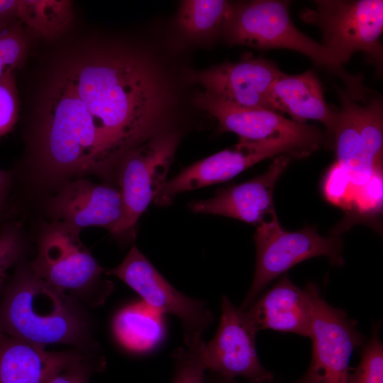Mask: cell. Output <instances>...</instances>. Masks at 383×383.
I'll return each mask as SVG.
<instances>
[{
    "instance_id": "1",
    "label": "cell",
    "mask_w": 383,
    "mask_h": 383,
    "mask_svg": "<svg viewBox=\"0 0 383 383\" xmlns=\"http://www.w3.org/2000/svg\"><path fill=\"white\" fill-rule=\"evenodd\" d=\"M84 104L101 146V174L115 175L131 150L170 123L174 96L159 65L146 53L114 43L91 47L62 69Z\"/></svg>"
},
{
    "instance_id": "2",
    "label": "cell",
    "mask_w": 383,
    "mask_h": 383,
    "mask_svg": "<svg viewBox=\"0 0 383 383\" xmlns=\"http://www.w3.org/2000/svg\"><path fill=\"white\" fill-rule=\"evenodd\" d=\"M39 116L38 156L48 177L60 179L87 172L101 175L96 127L62 70L48 86Z\"/></svg>"
},
{
    "instance_id": "3",
    "label": "cell",
    "mask_w": 383,
    "mask_h": 383,
    "mask_svg": "<svg viewBox=\"0 0 383 383\" xmlns=\"http://www.w3.org/2000/svg\"><path fill=\"white\" fill-rule=\"evenodd\" d=\"M86 326L65 292L27 270L17 271L0 301V331L30 343L77 344Z\"/></svg>"
},
{
    "instance_id": "4",
    "label": "cell",
    "mask_w": 383,
    "mask_h": 383,
    "mask_svg": "<svg viewBox=\"0 0 383 383\" xmlns=\"http://www.w3.org/2000/svg\"><path fill=\"white\" fill-rule=\"evenodd\" d=\"M289 2L256 0L233 4L223 33L231 45L261 50L287 49L308 57L316 66L343 78L347 72L329 51L293 23Z\"/></svg>"
},
{
    "instance_id": "5",
    "label": "cell",
    "mask_w": 383,
    "mask_h": 383,
    "mask_svg": "<svg viewBox=\"0 0 383 383\" xmlns=\"http://www.w3.org/2000/svg\"><path fill=\"white\" fill-rule=\"evenodd\" d=\"M300 17L317 26L323 33L321 44L341 67L356 52H364L377 68L382 63L379 41L383 30L382 0H318Z\"/></svg>"
},
{
    "instance_id": "6",
    "label": "cell",
    "mask_w": 383,
    "mask_h": 383,
    "mask_svg": "<svg viewBox=\"0 0 383 383\" xmlns=\"http://www.w3.org/2000/svg\"><path fill=\"white\" fill-rule=\"evenodd\" d=\"M256 264L252 284L240 308L247 309L272 280L298 263L317 256H326L340 266L343 242L332 235H321L315 226L296 231L284 230L276 213L257 226L254 236Z\"/></svg>"
},
{
    "instance_id": "7",
    "label": "cell",
    "mask_w": 383,
    "mask_h": 383,
    "mask_svg": "<svg viewBox=\"0 0 383 383\" xmlns=\"http://www.w3.org/2000/svg\"><path fill=\"white\" fill-rule=\"evenodd\" d=\"M311 304L312 354L306 372L292 383H347L353 353L365 343L357 321L328 304L316 284L306 285Z\"/></svg>"
},
{
    "instance_id": "8",
    "label": "cell",
    "mask_w": 383,
    "mask_h": 383,
    "mask_svg": "<svg viewBox=\"0 0 383 383\" xmlns=\"http://www.w3.org/2000/svg\"><path fill=\"white\" fill-rule=\"evenodd\" d=\"M179 130L155 135L128 152L116 174L123 204V217L113 231L118 235L133 230L162 186L181 140Z\"/></svg>"
},
{
    "instance_id": "9",
    "label": "cell",
    "mask_w": 383,
    "mask_h": 383,
    "mask_svg": "<svg viewBox=\"0 0 383 383\" xmlns=\"http://www.w3.org/2000/svg\"><path fill=\"white\" fill-rule=\"evenodd\" d=\"M105 274L121 279L161 314L170 313L182 323L184 342L189 346L213 321V316L203 300L192 299L177 291L133 245L122 262L105 270Z\"/></svg>"
},
{
    "instance_id": "10",
    "label": "cell",
    "mask_w": 383,
    "mask_h": 383,
    "mask_svg": "<svg viewBox=\"0 0 383 383\" xmlns=\"http://www.w3.org/2000/svg\"><path fill=\"white\" fill-rule=\"evenodd\" d=\"M279 155L302 158L307 157L308 153L300 146L287 141L239 140L233 148L198 161L167 179L153 201L160 206H167L182 192L228 181L255 164Z\"/></svg>"
},
{
    "instance_id": "11",
    "label": "cell",
    "mask_w": 383,
    "mask_h": 383,
    "mask_svg": "<svg viewBox=\"0 0 383 383\" xmlns=\"http://www.w3.org/2000/svg\"><path fill=\"white\" fill-rule=\"evenodd\" d=\"M194 101L217 120L220 132L234 133L240 140L287 141L310 154L326 141L324 133L316 126L296 122L276 111L239 107L206 91L199 93Z\"/></svg>"
},
{
    "instance_id": "12",
    "label": "cell",
    "mask_w": 383,
    "mask_h": 383,
    "mask_svg": "<svg viewBox=\"0 0 383 383\" xmlns=\"http://www.w3.org/2000/svg\"><path fill=\"white\" fill-rule=\"evenodd\" d=\"M221 308L217 331L204 349L206 370L224 377H241L250 383L272 382L273 373L259 360L255 345L257 331L245 310L235 306L225 295Z\"/></svg>"
},
{
    "instance_id": "13",
    "label": "cell",
    "mask_w": 383,
    "mask_h": 383,
    "mask_svg": "<svg viewBox=\"0 0 383 383\" xmlns=\"http://www.w3.org/2000/svg\"><path fill=\"white\" fill-rule=\"evenodd\" d=\"M80 230L57 223L44 232L31 272L65 292H79L97 283L102 268L79 239Z\"/></svg>"
},
{
    "instance_id": "14",
    "label": "cell",
    "mask_w": 383,
    "mask_h": 383,
    "mask_svg": "<svg viewBox=\"0 0 383 383\" xmlns=\"http://www.w3.org/2000/svg\"><path fill=\"white\" fill-rule=\"evenodd\" d=\"M280 72L270 60L248 57L191 73L189 78L204 91L233 105L274 111L271 90Z\"/></svg>"
},
{
    "instance_id": "15",
    "label": "cell",
    "mask_w": 383,
    "mask_h": 383,
    "mask_svg": "<svg viewBox=\"0 0 383 383\" xmlns=\"http://www.w3.org/2000/svg\"><path fill=\"white\" fill-rule=\"evenodd\" d=\"M289 161L287 155L277 156L264 173L220 189L213 197L192 201L189 207L194 213L223 216L257 226L275 213L274 188Z\"/></svg>"
},
{
    "instance_id": "16",
    "label": "cell",
    "mask_w": 383,
    "mask_h": 383,
    "mask_svg": "<svg viewBox=\"0 0 383 383\" xmlns=\"http://www.w3.org/2000/svg\"><path fill=\"white\" fill-rule=\"evenodd\" d=\"M59 222L77 229L98 226L111 233L123 217L119 189L85 179L67 182L51 202Z\"/></svg>"
},
{
    "instance_id": "17",
    "label": "cell",
    "mask_w": 383,
    "mask_h": 383,
    "mask_svg": "<svg viewBox=\"0 0 383 383\" xmlns=\"http://www.w3.org/2000/svg\"><path fill=\"white\" fill-rule=\"evenodd\" d=\"M258 332L273 330L304 337L311 335V304L307 289H301L284 275L245 309Z\"/></svg>"
},
{
    "instance_id": "18",
    "label": "cell",
    "mask_w": 383,
    "mask_h": 383,
    "mask_svg": "<svg viewBox=\"0 0 383 383\" xmlns=\"http://www.w3.org/2000/svg\"><path fill=\"white\" fill-rule=\"evenodd\" d=\"M271 103L274 111L287 113L296 122L313 120L321 123L327 139L333 138L338 110L326 103L321 83L313 72L295 75L281 72L272 87Z\"/></svg>"
},
{
    "instance_id": "19",
    "label": "cell",
    "mask_w": 383,
    "mask_h": 383,
    "mask_svg": "<svg viewBox=\"0 0 383 383\" xmlns=\"http://www.w3.org/2000/svg\"><path fill=\"white\" fill-rule=\"evenodd\" d=\"M45 347L0 331V383H48L80 357L50 352Z\"/></svg>"
},
{
    "instance_id": "20",
    "label": "cell",
    "mask_w": 383,
    "mask_h": 383,
    "mask_svg": "<svg viewBox=\"0 0 383 383\" xmlns=\"http://www.w3.org/2000/svg\"><path fill=\"white\" fill-rule=\"evenodd\" d=\"M113 331L125 347L144 351L155 346L162 338V314L142 301L123 308L117 313Z\"/></svg>"
},
{
    "instance_id": "21",
    "label": "cell",
    "mask_w": 383,
    "mask_h": 383,
    "mask_svg": "<svg viewBox=\"0 0 383 383\" xmlns=\"http://www.w3.org/2000/svg\"><path fill=\"white\" fill-rule=\"evenodd\" d=\"M233 4L223 0H187L179 9L177 23L192 38H200L223 31L231 16Z\"/></svg>"
},
{
    "instance_id": "22",
    "label": "cell",
    "mask_w": 383,
    "mask_h": 383,
    "mask_svg": "<svg viewBox=\"0 0 383 383\" xmlns=\"http://www.w3.org/2000/svg\"><path fill=\"white\" fill-rule=\"evenodd\" d=\"M17 17L38 35L55 37L72 20V3L67 0H20Z\"/></svg>"
},
{
    "instance_id": "23",
    "label": "cell",
    "mask_w": 383,
    "mask_h": 383,
    "mask_svg": "<svg viewBox=\"0 0 383 383\" xmlns=\"http://www.w3.org/2000/svg\"><path fill=\"white\" fill-rule=\"evenodd\" d=\"M379 328V323L373 325L370 340L361 348L360 362L350 369L347 383H383V345Z\"/></svg>"
},
{
    "instance_id": "24",
    "label": "cell",
    "mask_w": 383,
    "mask_h": 383,
    "mask_svg": "<svg viewBox=\"0 0 383 383\" xmlns=\"http://www.w3.org/2000/svg\"><path fill=\"white\" fill-rule=\"evenodd\" d=\"M205 345L199 338L187 348H179L173 352L174 374L172 383H206Z\"/></svg>"
},
{
    "instance_id": "25",
    "label": "cell",
    "mask_w": 383,
    "mask_h": 383,
    "mask_svg": "<svg viewBox=\"0 0 383 383\" xmlns=\"http://www.w3.org/2000/svg\"><path fill=\"white\" fill-rule=\"evenodd\" d=\"M323 192L328 201L345 209L353 206L355 188L348 171L335 162L323 180Z\"/></svg>"
},
{
    "instance_id": "26",
    "label": "cell",
    "mask_w": 383,
    "mask_h": 383,
    "mask_svg": "<svg viewBox=\"0 0 383 383\" xmlns=\"http://www.w3.org/2000/svg\"><path fill=\"white\" fill-rule=\"evenodd\" d=\"M15 70H8L0 78V137L10 132L18 116L19 101Z\"/></svg>"
},
{
    "instance_id": "27",
    "label": "cell",
    "mask_w": 383,
    "mask_h": 383,
    "mask_svg": "<svg viewBox=\"0 0 383 383\" xmlns=\"http://www.w3.org/2000/svg\"><path fill=\"white\" fill-rule=\"evenodd\" d=\"M382 171L375 172L366 183L357 189L353 206L360 213H373L380 210L382 201Z\"/></svg>"
},
{
    "instance_id": "28",
    "label": "cell",
    "mask_w": 383,
    "mask_h": 383,
    "mask_svg": "<svg viewBox=\"0 0 383 383\" xmlns=\"http://www.w3.org/2000/svg\"><path fill=\"white\" fill-rule=\"evenodd\" d=\"M23 243L19 231L13 226H6L0 232V283L6 272L19 260Z\"/></svg>"
},
{
    "instance_id": "29",
    "label": "cell",
    "mask_w": 383,
    "mask_h": 383,
    "mask_svg": "<svg viewBox=\"0 0 383 383\" xmlns=\"http://www.w3.org/2000/svg\"><path fill=\"white\" fill-rule=\"evenodd\" d=\"M88 372L81 357L55 374L48 383H87Z\"/></svg>"
},
{
    "instance_id": "30",
    "label": "cell",
    "mask_w": 383,
    "mask_h": 383,
    "mask_svg": "<svg viewBox=\"0 0 383 383\" xmlns=\"http://www.w3.org/2000/svg\"><path fill=\"white\" fill-rule=\"evenodd\" d=\"M19 6L20 0H0V24L18 19Z\"/></svg>"
},
{
    "instance_id": "31",
    "label": "cell",
    "mask_w": 383,
    "mask_h": 383,
    "mask_svg": "<svg viewBox=\"0 0 383 383\" xmlns=\"http://www.w3.org/2000/svg\"><path fill=\"white\" fill-rule=\"evenodd\" d=\"M9 182L10 178L9 174L0 170V210L2 208L8 192Z\"/></svg>"
},
{
    "instance_id": "32",
    "label": "cell",
    "mask_w": 383,
    "mask_h": 383,
    "mask_svg": "<svg viewBox=\"0 0 383 383\" xmlns=\"http://www.w3.org/2000/svg\"><path fill=\"white\" fill-rule=\"evenodd\" d=\"M206 383H238L235 379L222 377L218 374L211 372V374L206 378ZM261 383H273L272 382Z\"/></svg>"
},
{
    "instance_id": "33",
    "label": "cell",
    "mask_w": 383,
    "mask_h": 383,
    "mask_svg": "<svg viewBox=\"0 0 383 383\" xmlns=\"http://www.w3.org/2000/svg\"><path fill=\"white\" fill-rule=\"evenodd\" d=\"M8 70H13L9 69L4 62L0 58V78Z\"/></svg>"
},
{
    "instance_id": "34",
    "label": "cell",
    "mask_w": 383,
    "mask_h": 383,
    "mask_svg": "<svg viewBox=\"0 0 383 383\" xmlns=\"http://www.w3.org/2000/svg\"><path fill=\"white\" fill-rule=\"evenodd\" d=\"M2 285H3V282H1V283H0V292H1V289H2Z\"/></svg>"
}]
</instances>
